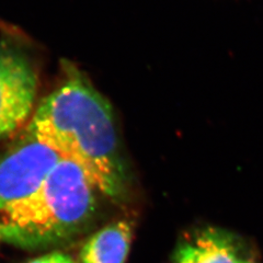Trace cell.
<instances>
[{
	"instance_id": "7a4b0ae2",
	"label": "cell",
	"mask_w": 263,
	"mask_h": 263,
	"mask_svg": "<svg viewBox=\"0 0 263 263\" xmlns=\"http://www.w3.org/2000/svg\"><path fill=\"white\" fill-rule=\"evenodd\" d=\"M98 193L103 194L92 177L63 158L34 193L0 212V238L27 249L67 240L95 216Z\"/></svg>"
},
{
	"instance_id": "6da1fadb",
	"label": "cell",
	"mask_w": 263,
	"mask_h": 263,
	"mask_svg": "<svg viewBox=\"0 0 263 263\" xmlns=\"http://www.w3.org/2000/svg\"><path fill=\"white\" fill-rule=\"evenodd\" d=\"M65 79L40 103L28 129L63 158L79 163L104 195L117 197L125 164L110 103L68 66Z\"/></svg>"
},
{
	"instance_id": "8992f818",
	"label": "cell",
	"mask_w": 263,
	"mask_h": 263,
	"mask_svg": "<svg viewBox=\"0 0 263 263\" xmlns=\"http://www.w3.org/2000/svg\"><path fill=\"white\" fill-rule=\"evenodd\" d=\"M133 226L126 219L112 221L96 232L82 246L80 263H125Z\"/></svg>"
},
{
	"instance_id": "3957f363",
	"label": "cell",
	"mask_w": 263,
	"mask_h": 263,
	"mask_svg": "<svg viewBox=\"0 0 263 263\" xmlns=\"http://www.w3.org/2000/svg\"><path fill=\"white\" fill-rule=\"evenodd\" d=\"M62 159L27 129L0 157V212L34 193Z\"/></svg>"
},
{
	"instance_id": "277c9868",
	"label": "cell",
	"mask_w": 263,
	"mask_h": 263,
	"mask_svg": "<svg viewBox=\"0 0 263 263\" xmlns=\"http://www.w3.org/2000/svg\"><path fill=\"white\" fill-rule=\"evenodd\" d=\"M37 78L18 53L0 48V139L20 127L32 112Z\"/></svg>"
},
{
	"instance_id": "52a82bcc",
	"label": "cell",
	"mask_w": 263,
	"mask_h": 263,
	"mask_svg": "<svg viewBox=\"0 0 263 263\" xmlns=\"http://www.w3.org/2000/svg\"><path fill=\"white\" fill-rule=\"evenodd\" d=\"M28 263H76V261L64 252L53 251L44 254V256L33 259Z\"/></svg>"
},
{
	"instance_id": "ba28073f",
	"label": "cell",
	"mask_w": 263,
	"mask_h": 263,
	"mask_svg": "<svg viewBox=\"0 0 263 263\" xmlns=\"http://www.w3.org/2000/svg\"><path fill=\"white\" fill-rule=\"evenodd\" d=\"M242 263H256L254 262L252 259H250V258H247V259H245L243 261H242Z\"/></svg>"
},
{
	"instance_id": "5b68a950",
	"label": "cell",
	"mask_w": 263,
	"mask_h": 263,
	"mask_svg": "<svg viewBox=\"0 0 263 263\" xmlns=\"http://www.w3.org/2000/svg\"><path fill=\"white\" fill-rule=\"evenodd\" d=\"M247 258L234 236L208 228L183 239L176 250L174 263H242Z\"/></svg>"
}]
</instances>
